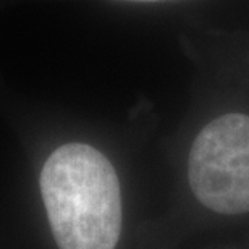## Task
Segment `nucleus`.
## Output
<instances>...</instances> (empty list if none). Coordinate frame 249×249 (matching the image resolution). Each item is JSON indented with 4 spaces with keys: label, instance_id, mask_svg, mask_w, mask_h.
<instances>
[{
    "label": "nucleus",
    "instance_id": "nucleus-1",
    "mask_svg": "<svg viewBox=\"0 0 249 249\" xmlns=\"http://www.w3.org/2000/svg\"><path fill=\"white\" fill-rule=\"evenodd\" d=\"M41 193L60 249H115L122 231L120 183L96 147H58L41 173Z\"/></svg>",
    "mask_w": 249,
    "mask_h": 249
},
{
    "label": "nucleus",
    "instance_id": "nucleus-2",
    "mask_svg": "<svg viewBox=\"0 0 249 249\" xmlns=\"http://www.w3.org/2000/svg\"><path fill=\"white\" fill-rule=\"evenodd\" d=\"M188 178L202 206L225 215L249 212V115L227 113L194 139Z\"/></svg>",
    "mask_w": 249,
    "mask_h": 249
},
{
    "label": "nucleus",
    "instance_id": "nucleus-3",
    "mask_svg": "<svg viewBox=\"0 0 249 249\" xmlns=\"http://www.w3.org/2000/svg\"><path fill=\"white\" fill-rule=\"evenodd\" d=\"M129 2H160V0H129Z\"/></svg>",
    "mask_w": 249,
    "mask_h": 249
}]
</instances>
